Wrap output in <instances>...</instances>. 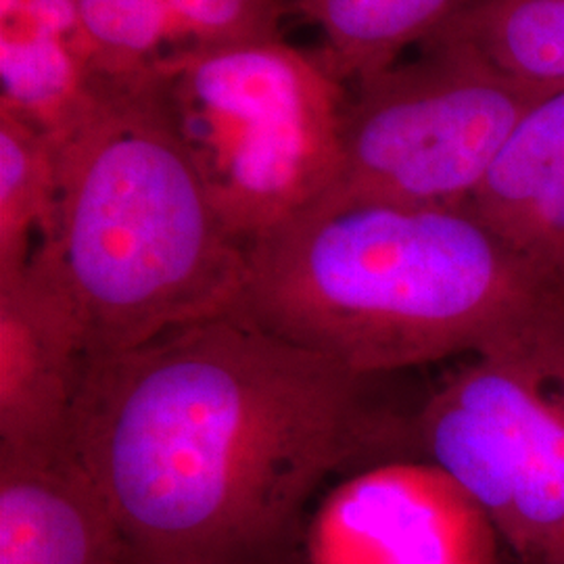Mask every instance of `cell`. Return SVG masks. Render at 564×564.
Wrapping results in <instances>:
<instances>
[{
	"instance_id": "cell-1",
	"label": "cell",
	"mask_w": 564,
	"mask_h": 564,
	"mask_svg": "<svg viewBox=\"0 0 564 564\" xmlns=\"http://www.w3.org/2000/svg\"><path fill=\"white\" fill-rule=\"evenodd\" d=\"M370 381L237 307L93 358L72 449L130 564H258L343 464L412 454Z\"/></svg>"
},
{
	"instance_id": "cell-2",
	"label": "cell",
	"mask_w": 564,
	"mask_h": 564,
	"mask_svg": "<svg viewBox=\"0 0 564 564\" xmlns=\"http://www.w3.org/2000/svg\"><path fill=\"white\" fill-rule=\"evenodd\" d=\"M247 268L241 312L362 379L475 356L564 293L470 203L321 197L249 242Z\"/></svg>"
},
{
	"instance_id": "cell-3",
	"label": "cell",
	"mask_w": 564,
	"mask_h": 564,
	"mask_svg": "<svg viewBox=\"0 0 564 564\" xmlns=\"http://www.w3.org/2000/svg\"><path fill=\"white\" fill-rule=\"evenodd\" d=\"M57 165V230L36 253L72 297L90 360L241 305L247 247L226 230L144 72L97 78Z\"/></svg>"
},
{
	"instance_id": "cell-4",
	"label": "cell",
	"mask_w": 564,
	"mask_h": 564,
	"mask_svg": "<svg viewBox=\"0 0 564 564\" xmlns=\"http://www.w3.org/2000/svg\"><path fill=\"white\" fill-rule=\"evenodd\" d=\"M144 76L245 247L337 181L347 93L316 55L281 39L186 44Z\"/></svg>"
},
{
	"instance_id": "cell-5",
	"label": "cell",
	"mask_w": 564,
	"mask_h": 564,
	"mask_svg": "<svg viewBox=\"0 0 564 564\" xmlns=\"http://www.w3.org/2000/svg\"><path fill=\"white\" fill-rule=\"evenodd\" d=\"M410 442L524 564L564 544V293L437 389L410 419Z\"/></svg>"
},
{
	"instance_id": "cell-6",
	"label": "cell",
	"mask_w": 564,
	"mask_h": 564,
	"mask_svg": "<svg viewBox=\"0 0 564 564\" xmlns=\"http://www.w3.org/2000/svg\"><path fill=\"white\" fill-rule=\"evenodd\" d=\"M421 46L416 59L354 82L339 174L323 197L470 203L510 132L545 97L466 42L435 36Z\"/></svg>"
},
{
	"instance_id": "cell-7",
	"label": "cell",
	"mask_w": 564,
	"mask_h": 564,
	"mask_svg": "<svg viewBox=\"0 0 564 564\" xmlns=\"http://www.w3.org/2000/svg\"><path fill=\"white\" fill-rule=\"evenodd\" d=\"M88 362L72 297L36 253L20 276L0 282V458L72 452Z\"/></svg>"
},
{
	"instance_id": "cell-8",
	"label": "cell",
	"mask_w": 564,
	"mask_h": 564,
	"mask_svg": "<svg viewBox=\"0 0 564 564\" xmlns=\"http://www.w3.org/2000/svg\"><path fill=\"white\" fill-rule=\"evenodd\" d=\"M362 564H494L500 535L484 510L433 464H389L349 485Z\"/></svg>"
},
{
	"instance_id": "cell-9",
	"label": "cell",
	"mask_w": 564,
	"mask_h": 564,
	"mask_svg": "<svg viewBox=\"0 0 564 564\" xmlns=\"http://www.w3.org/2000/svg\"><path fill=\"white\" fill-rule=\"evenodd\" d=\"M0 564H128L118 523L74 449L0 458Z\"/></svg>"
},
{
	"instance_id": "cell-10",
	"label": "cell",
	"mask_w": 564,
	"mask_h": 564,
	"mask_svg": "<svg viewBox=\"0 0 564 564\" xmlns=\"http://www.w3.org/2000/svg\"><path fill=\"white\" fill-rule=\"evenodd\" d=\"M470 207L524 260L564 284V90L524 113Z\"/></svg>"
},
{
	"instance_id": "cell-11",
	"label": "cell",
	"mask_w": 564,
	"mask_h": 564,
	"mask_svg": "<svg viewBox=\"0 0 564 564\" xmlns=\"http://www.w3.org/2000/svg\"><path fill=\"white\" fill-rule=\"evenodd\" d=\"M473 0H291L321 28L316 55L343 82L362 80L398 63L405 46L424 44Z\"/></svg>"
},
{
	"instance_id": "cell-12",
	"label": "cell",
	"mask_w": 564,
	"mask_h": 564,
	"mask_svg": "<svg viewBox=\"0 0 564 564\" xmlns=\"http://www.w3.org/2000/svg\"><path fill=\"white\" fill-rule=\"evenodd\" d=\"M0 111L59 147L86 118L97 78L67 42L32 25H0Z\"/></svg>"
},
{
	"instance_id": "cell-13",
	"label": "cell",
	"mask_w": 564,
	"mask_h": 564,
	"mask_svg": "<svg viewBox=\"0 0 564 564\" xmlns=\"http://www.w3.org/2000/svg\"><path fill=\"white\" fill-rule=\"evenodd\" d=\"M59 216L57 147L0 111V282L20 276L53 241Z\"/></svg>"
},
{
	"instance_id": "cell-14",
	"label": "cell",
	"mask_w": 564,
	"mask_h": 564,
	"mask_svg": "<svg viewBox=\"0 0 564 564\" xmlns=\"http://www.w3.org/2000/svg\"><path fill=\"white\" fill-rule=\"evenodd\" d=\"M435 36L475 46L545 95L564 90V0H473Z\"/></svg>"
},
{
	"instance_id": "cell-15",
	"label": "cell",
	"mask_w": 564,
	"mask_h": 564,
	"mask_svg": "<svg viewBox=\"0 0 564 564\" xmlns=\"http://www.w3.org/2000/svg\"><path fill=\"white\" fill-rule=\"evenodd\" d=\"M78 15L86 67L95 78H130L191 44L162 0H78Z\"/></svg>"
},
{
	"instance_id": "cell-16",
	"label": "cell",
	"mask_w": 564,
	"mask_h": 564,
	"mask_svg": "<svg viewBox=\"0 0 564 564\" xmlns=\"http://www.w3.org/2000/svg\"><path fill=\"white\" fill-rule=\"evenodd\" d=\"M191 44L281 39L286 0H162Z\"/></svg>"
},
{
	"instance_id": "cell-17",
	"label": "cell",
	"mask_w": 564,
	"mask_h": 564,
	"mask_svg": "<svg viewBox=\"0 0 564 564\" xmlns=\"http://www.w3.org/2000/svg\"><path fill=\"white\" fill-rule=\"evenodd\" d=\"M0 25H32L72 46L86 65L78 0H0Z\"/></svg>"
},
{
	"instance_id": "cell-18",
	"label": "cell",
	"mask_w": 564,
	"mask_h": 564,
	"mask_svg": "<svg viewBox=\"0 0 564 564\" xmlns=\"http://www.w3.org/2000/svg\"><path fill=\"white\" fill-rule=\"evenodd\" d=\"M542 564H564V544L554 547Z\"/></svg>"
},
{
	"instance_id": "cell-19",
	"label": "cell",
	"mask_w": 564,
	"mask_h": 564,
	"mask_svg": "<svg viewBox=\"0 0 564 564\" xmlns=\"http://www.w3.org/2000/svg\"><path fill=\"white\" fill-rule=\"evenodd\" d=\"M128 564H130V561H128Z\"/></svg>"
}]
</instances>
